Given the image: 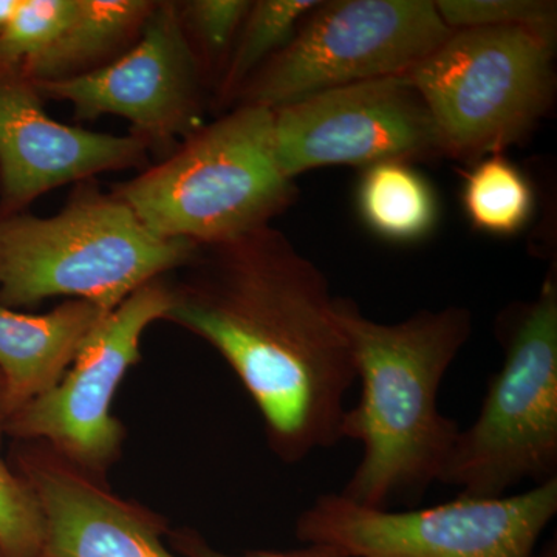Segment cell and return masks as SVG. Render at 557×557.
Masks as SVG:
<instances>
[{
	"instance_id": "obj_1",
	"label": "cell",
	"mask_w": 557,
	"mask_h": 557,
	"mask_svg": "<svg viewBox=\"0 0 557 557\" xmlns=\"http://www.w3.org/2000/svg\"><path fill=\"white\" fill-rule=\"evenodd\" d=\"M170 282L164 321L225 358L287 463L343 442L357 380L327 277L282 231L263 226L199 245Z\"/></svg>"
},
{
	"instance_id": "obj_2",
	"label": "cell",
	"mask_w": 557,
	"mask_h": 557,
	"mask_svg": "<svg viewBox=\"0 0 557 557\" xmlns=\"http://www.w3.org/2000/svg\"><path fill=\"white\" fill-rule=\"evenodd\" d=\"M336 307L361 383L341 429L343 440L361 446V460L339 494L373 508L420 497L438 482L460 432L440 410L438 394L471 336V313L449 306L384 324L351 300L338 298Z\"/></svg>"
},
{
	"instance_id": "obj_3",
	"label": "cell",
	"mask_w": 557,
	"mask_h": 557,
	"mask_svg": "<svg viewBox=\"0 0 557 557\" xmlns=\"http://www.w3.org/2000/svg\"><path fill=\"white\" fill-rule=\"evenodd\" d=\"M199 245L161 239L94 180L76 183L57 214H0V304L86 300L110 313L139 287L182 269Z\"/></svg>"
},
{
	"instance_id": "obj_4",
	"label": "cell",
	"mask_w": 557,
	"mask_h": 557,
	"mask_svg": "<svg viewBox=\"0 0 557 557\" xmlns=\"http://www.w3.org/2000/svg\"><path fill=\"white\" fill-rule=\"evenodd\" d=\"M109 190L150 233L197 245L270 226L298 197L277 163L273 110L259 106L222 113L170 157Z\"/></svg>"
},
{
	"instance_id": "obj_5",
	"label": "cell",
	"mask_w": 557,
	"mask_h": 557,
	"mask_svg": "<svg viewBox=\"0 0 557 557\" xmlns=\"http://www.w3.org/2000/svg\"><path fill=\"white\" fill-rule=\"evenodd\" d=\"M502 368L474 423L460 429L440 483L458 496L502 497L520 483L557 479V277L509 307L497 325Z\"/></svg>"
},
{
	"instance_id": "obj_6",
	"label": "cell",
	"mask_w": 557,
	"mask_h": 557,
	"mask_svg": "<svg viewBox=\"0 0 557 557\" xmlns=\"http://www.w3.org/2000/svg\"><path fill=\"white\" fill-rule=\"evenodd\" d=\"M553 54L555 40L536 33L469 28L410 70L443 157L475 163L527 138L555 98Z\"/></svg>"
},
{
	"instance_id": "obj_7",
	"label": "cell",
	"mask_w": 557,
	"mask_h": 557,
	"mask_svg": "<svg viewBox=\"0 0 557 557\" xmlns=\"http://www.w3.org/2000/svg\"><path fill=\"white\" fill-rule=\"evenodd\" d=\"M556 512L557 479L511 496H457L410 511L327 493L299 516L296 536L350 557H534Z\"/></svg>"
},
{
	"instance_id": "obj_8",
	"label": "cell",
	"mask_w": 557,
	"mask_h": 557,
	"mask_svg": "<svg viewBox=\"0 0 557 557\" xmlns=\"http://www.w3.org/2000/svg\"><path fill=\"white\" fill-rule=\"evenodd\" d=\"M453 33L432 0H330L248 79L236 106L277 109L336 87L405 75Z\"/></svg>"
},
{
	"instance_id": "obj_9",
	"label": "cell",
	"mask_w": 557,
	"mask_h": 557,
	"mask_svg": "<svg viewBox=\"0 0 557 557\" xmlns=\"http://www.w3.org/2000/svg\"><path fill=\"white\" fill-rule=\"evenodd\" d=\"M276 159L296 180L325 166L443 157L426 102L408 73L336 87L273 109Z\"/></svg>"
},
{
	"instance_id": "obj_10",
	"label": "cell",
	"mask_w": 557,
	"mask_h": 557,
	"mask_svg": "<svg viewBox=\"0 0 557 557\" xmlns=\"http://www.w3.org/2000/svg\"><path fill=\"white\" fill-rule=\"evenodd\" d=\"M171 306L168 277L153 278L98 322L64 379L5 424L7 434L50 448L84 471H101L119 454L123 428L110 413L116 388L137 364L143 333L164 321Z\"/></svg>"
},
{
	"instance_id": "obj_11",
	"label": "cell",
	"mask_w": 557,
	"mask_h": 557,
	"mask_svg": "<svg viewBox=\"0 0 557 557\" xmlns=\"http://www.w3.org/2000/svg\"><path fill=\"white\" fill-rule=\"evenodd\" d=\"M46 101L72 104L81 121L115 115L153 163L207 124L211 91L180 25L177 0H159L141 38L108 67L69 81L36 83Z\"/></svg>"
},
{
	"instance_id": "obj_12",
	"label": "cell",
	"mask_w": 557,
	"mask_h": 557,
	"mask_svg": "<svg viewBox=\"0 0 557 557\" xmlns=\"http://www.w3.org/2000/svg\"><path fill=\"white\" fill-rule=\"evenodd\" d=\"M149 163L148 149L132 135L51 119L35 81L22 69L0 67V214L28 211L61 186Z\"/></svg>"
},
{
	"instance_id": "obj_13",
	"label": "cell",
	"mask_w": 557,
	"mask_h": 557,
	"mask_svg": "<svg viewBox=\"0 0 557 557\" xmlns=\"http://www.w3.org/2000/svg\"><path fill=\"white\" fill-rule=\"evenodd\" d=\"M24 482L42 512L40 557H175L163 522L123 500L50 448L22 457Z\"/></svg>"
},
{
	"instance_id": "obj_14",
	"label": "cell",
	"mask_w": 557,
	"mask_h": 557,
	"mask_svg": "<svg viewBox=\"0 0 557 557\" xmlns=\"http://www.w3.org/2000/svg\"><path fill=\"white\" fill-rule=\"evenodd\" d=\"M106 314L79 299L44 314L21 313L0 304V376L7 421L64 379Z\"/></svg>"
},
{
	"instance_id": "obj_15",
	"label": "cell",
	"mask_w": 557,
	"mask_h": 557,
	"mask_svg": "<svg viewBox=\"0 0 557 557\" xmlns=\"http://www.w3.org/2000/svg\"><path fill=\"white\" fill-rule=\"evenodd\" d=\"M159 0H76L49 50L24 70L35 83L83 78L120 60L141 38Z\"/></svg>"
},
{
	"instance_id": "obj_16",
	"label": "cell",
	"mask_w": 557,
	"mask_h": 557,
	"mask_svg": "<svg viewBox=\"0 0 557 557\" xmlns=\"http://www.w3.org/2000/svg\"><path fill=\"white\" fill-rule=\"evenodd\" d=\"M357 209L380 239L409 245L437 228L440 201L434 186L408 161H383L361 172Z\"/></svg>"
},
{
	"instance_id": "obj_17",
	"label": "cell",
	"mask_w": 557,
	"mask_h": 557,
	"mask_svg": "<svg viewBox=\"0 0 557 557\" xmlns=\"http://www.w3.org/2000/svg\"><path fill=\"white\" fill-rule=\"evenodd\" d=\"M319 0H255L231 51L209 110L228 112L248 79L284 49Z\"/></svg>"
},
{
	"instance_id": "obj_18",
	"label": "cell",
	"mask_w": 557,
	"mask_h": 557,
	"mask_svg": "<svg viewBox=\"0 0 557 557\" xmlns=\"http://www.w3.org/2000/svg\"><path fill=\"white\" fill-rule=\"evenodd\" d=\"M461 200L469 223L498 237L520 233L536 207L530 180L502 153L475 161L465 177Z\"/></svg>"
},
{
	"instance_id": "obj_19",
	"label": "cell",
	"mask_w": 557,
	"mask_h": 557,
	"mask_svg": "<svg viewBox=\"0 0 557 557\" xmlns=\"http://www.w3.org/2000/svg\"><path fill=\"white\" fill-rule=\"evenodd\" d=\"M252 0H177L180 25L209 91L215 90Z\"/></svg>"
},
{
	"instance_id": "obj_20",
	"label": "cell",
	"mask_w": 557,
	"mask_h": 557,
	"mask_svg": "<svg viewBox=\"0 0 557 557\" xmlns=\"http://www.w3.org/2000/svg\"><path fill=\"white\" fill-rule=\"evenodd\" d=\"M435 9L449 30L518 28L556 39L557 7L549 0H437Z\"/></svg>"
},
{
	"instance_id": "obj_21",
	"label": "cell",
	"mask_w": 557,
	"mask_h": 557,
	"mask_svg": "<svg viewBox=\"0 0 557 557\" xmlns=\"http://www.w3.org/2000/svg\"><path fill=\"white\" fill-rule=\"evenodd\" d=\"M76 0H21L0 30V67L25 70L39 60L69 24Z\"/></svg>"
},
{
	"instance_id": "obj_22",
	"label": "cell",
	"mask_w": 557,
	"mask_h": 557,
	"mask_svg": "<svg viewBox=\"0 0 557 557\" xmlns=\"http://www.w3.org/2000/svg\"><path fill=\"white\" fill-rule=\"evenodd\" d=\"M42 512L24 479H17L0 458V556H42Z\"/></svg>"
},
{
	"instance_id": "obj_23",
	"label": "cell",
	"mask_w": 557,
	"mask_h": 557,
	"mask_svg": "<svg viewBox=\"0 0 557 557\" xmlns=\"http://www.w3.org/2000/svg\"><path fill=\"white\" fill-rule=\"evenodd\" d=\"M174 547L188 557H350L338 548L322 544H306V547L292 549V552H251L244 555H228L212 548L193 531L175 534Z\"/></svg>"
},
{
	"instance_id": "obj_24",
	"label": "cell",
	"mask_w": 557,
	"mask_h": 557,
	"mask_svg": "<svg viewBox=\"0 0 557 557\" xmlns=\"http://www.w3.org/2000/svg\"><path fill=\"white\" fill-rule=\"evenodd\" d=\"M21 0H0V30L5 27L14 11L20 7Z\"/></svg>"
},
{
	"instance_id": "obj_25",
	"label": "cell",
	"mask_w": 557,
	"mask_h": 557,
	"mask_svg": "<svg viewBox=\"0 0 557 557\" xmlns=\"http://www.w3.org/2000/svg\"><path fill=\"white\" fill-rule=\"evenodd\" d=\"M0 557H2V556H0Z\"/></svg>"
}]
</instances>
